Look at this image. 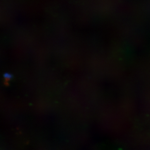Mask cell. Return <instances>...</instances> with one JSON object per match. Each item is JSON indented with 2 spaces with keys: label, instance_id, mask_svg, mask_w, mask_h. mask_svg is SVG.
<instances>
[]
</instances>
